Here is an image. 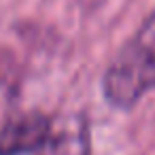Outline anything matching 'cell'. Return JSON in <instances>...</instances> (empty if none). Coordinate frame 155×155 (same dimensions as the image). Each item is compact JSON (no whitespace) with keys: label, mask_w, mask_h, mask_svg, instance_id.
<instances>
[{"label":"cell","mask_w":155,"mask_h":155,"mask_svg":"<svg viewBox=\"0 0 155 155\" xmlns=\"http://www.w3.org/2000/svg\"><path fill=\"white\" fill-rule=\"evenodd\" d=\"M155 89V9L117 51L102 79L104 100L113 108H132Z\"/></svg>","instance_id":"obj_1"},{"label":"cell","mask_w":155,"mask_h":155,"mask_svg":"<svg viewBox=\"0 0 155 155\" xmlns=\"http://www.w3.org/2000/svg\"><path fill=\"white\" fill-rule=\"evenodd\" d=\"M53 134V121L43 113H26L0 130V155H30L43 151Z\"/></svg>","instance_id":"obj_2"},{"label":"cell","mask_w":155,"mask_h":155,"mask_svg":"<svg viewBox=\"0 0 155 155\" xmlns=\"http://www.w3.org/2000/svg\"><path fill=\"white\" fill-rule=\"evenodd\" d=\"M43 151L45 155H89V134L85 119L66 123L60 132L53 130Z\"/></svg>","instance_id":"obj_3"}]
</instances>
